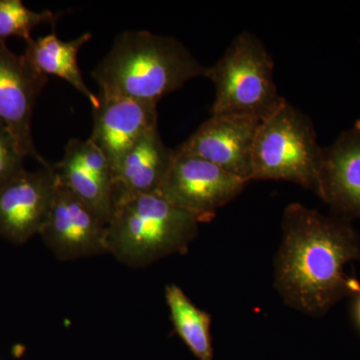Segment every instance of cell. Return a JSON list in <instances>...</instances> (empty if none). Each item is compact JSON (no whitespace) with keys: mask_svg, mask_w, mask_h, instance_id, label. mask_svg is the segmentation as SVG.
Instances as JSON below:
<instances>
[{"mask_svg":"<svg viewBox=\"0 0 360 360\" xmlns=\"http://www.w3.org/2000/svg\"><path fill=\"white\" fill-rule=\"evenodd\" d=\"M360 262V238L352 221L326 215L300 203L288 205L283 240L274 262V285L293 309L324 314L360 283L345 274V265Z\"/></svg>","mask_w":360,"mask_h":360,"instance_id":"6da1fadb","label":"cell"},{"mask_svg":"<svg viewBox=\"0 0 360 360\" xmlns=\"http://www.w3.org/2000/svg\"><path fill=\"white\" fill-rule=\"evenodd\" d=\"M207 68L186 45L148 30H127L116 37L92 70L101 98H131L158 103L189 80L205 77Z\"/></svg>","mask_w":360,"mask_h":360,"instance_id":"7a4b0ae2","label":"cell"},{"mask_svg":"<svg viewBox=\"0 0 360 360\" xmlns=\"http://www.w3.org/2000/svg\"><path fill=\"white\" fill-rule=\"evenodd\" d=\"M200 220L158 193L120 198L108 224L106 250L118 262L144 267L184 255L196 238Z\"/></svg>","mask_w":360,"mask_h":360,"instance_id":"3957f363","label":"cell"},{"mask_svg":"<svg viewBox=\"0 0 360 360\" xmlns=\"http://www.w3.org/2000/svg\"><path fill=\"white\" fill-rule=\"evenodd\" d=\"M274 72V58L264 42L248 30L239 33L206 71L215 90L210 115L266 118L286 101L279 94Z\"/></svg>","mask_w":360,"mask_h":360,"instance_id":"277c9868","label":"cell"},{"mask_svg":"<svg viewBox=\"0 0 360 360\" xmlns=\"http://www.w3.org/2000/svg\"><path fill=\"white\" fill-rule=\"evenodd\" d=\"M322 155L312 120L285 101L258 125L251 181L285 180L317 195Z\"/></svg>","mask_w":360,"mask_h":360,"instance_id":"5b68a950","label":"cell"},{"mask_svg":"<svg viewBox=\"0 0 360 360\" xmlns=\"http://www.w3.org/2000/svg\"><path fill=\"white\" fill-rule=\"evenodd\" d=\"M174 160L158 193L172 205L194 215L200 224L210 221L219 208L236 200L248 184L214 163L193 155Z\"/></svg>","mask_w":360,"mask_h":360,"instance_id":"8992f818","label":"cell"},{"mask_svg":"<svg viewBox=\"0 0 360 360\" xmlns=\"http://www.w3.org/2000/svg\"><path fill=\"white\" fill-rule=\"evenodd\" d=\"M49 77L40 75L23 54H16L0 40V120L11 132L25 158H33L42 167L51 165L40 156L32 139L35 103Z\"/></svg>","mask_w":360,"mask_h":360,"instance_id":"52a82bcc","label":"cell"},{"mask_svg":"<svg viewBox=\"0 0 360 360\" xmlns=\"http://www.w3.org/2000/svg\"><path fill=\"white\" fill-rule=\"evenodd\" d=\"M260 122L250 116L210 115L174 149L179 155L202 158L250 182L252 146Z\"/></svg>","mask_w":360,"mask_h":360,"instance_id":"ba28073f","label":"cell"},{"mask_svg":"<svg viewBox=\"0 0 360 360\" xmlns=\"http://www.w3.org/2000/svg\"><path fill=\"white\" fill-rule=\"evenodd\" d=\"M58 180L49 167L22 174L0 188V236L22 245L41 234L51 215Z\"/></svg>","mask_w":360,"mask_h":360,"instance_id":"9c48e42d","label":"cell"},{"mask_svg":"<svg viewBox=\"0 0 360 360\" xmlns=\"http://www.w3.org/2000/svg\"><path fill=\"white\" fill-rule=\"evenodd\" d=\"M108 224L86 203L58 182L49 219L40 236L58 259L108 253Z\"/></svg>","mask_w":360,"mask_h":360,"instance_id":"30bf717a","label":"cell"},{"mask_svg":"<svg viewBox=\"0 0 360 360\" xmlns=\"http://www.w3.org/2000/svg\"><path fill=\"white\" fill-rule=\"evenodd\" d=\"M58 184L75 194L108 224L113 210L110 160L89 139H72L61 160L51 165Z\"/></svg>","mask_w":360,"mask_h":360,"instance_id":"8fae6325","label":"cell"},{"mask_svg":"<svg viewBox=\"0 0 360 360\" xmlns=\"http://www.w3.org/2000/svg\"><path fill=\"white\" fill-rule=\"evenodd\" d=\"M94 110L89 141L110 160L111 168L153 130L158 129V104L131 98H101Z\"/></svg>","mask_w":360,"mask_h":360,"instance_id":"7c38bea8","label":"cell"},{"mask_svg":"<svg viewBox=\"0 0 360 360\" xmlns=\"http://www.w3.org/2000/svg\"><path fill=\"white\" fill-rule=\"evenodd\" d=\"M317 196L336 217L360 219V120L323 148Z\"/></svg>","mask_w":360,"mask_h":360,"instance_id":"4fadbf2b","label":"cell"},{"mask_svg":"<svg viewBox=\"0 0 360 360\" xmlns=\"http://www.w3.org/2000/svg\"><path fill=\"white\" fill-rule=\"evenodd\" d=\"M160 129L146 134L112 167L113 203L120 198L160 191L174 160Z\"/></svg>","mask_w":360,"mask_h":360,"instance_id":"5bb4252c","label":"cell"},{"mask_svg":"<svg viewBox=\"0 0 360 360\" xmlns=\"http://www.w3.org/2000/svg\"><path fill=\"white\" fill-rule=\"evenodd\" d=\"M91 39V33L85 32L77 39L63 41L53 28L49 34L26 42L23 56L40 75L47 77L53 75L68 82L86 97L94 110L98 108L101 99L85 84L84 75L78 65V53Z\"/></svg>","mask_w":360,"mask_h":360,"instance_id":"9a60e30c","label":"cell"},{"mask_svg":"<svg viewBox=\"0 0 360 360\" xmlns=\"http://www.w3.org/2000/svg\"><path fill=\"white\" fill-rule=\"evenodd\" d=\"M170 319L179 338L200 360H213L212 316L200 309L176 284L165 288Z\"/></svg>","mask_w":360,"mask_h":360,"instance_id":"2e32d148","label":"cell"},{"mask_svg":"<svg viewBox=\"0 0 360 360\" xmlns=\"http://www.w3.org/2000/svg\"><path fill=\"white\" fill-rule=\"evenodd\" d=\"M60 15L51 11H30L21 0H0V40L20 37L30 41L35 27L49 23L54 28Z\"/></svg>","mask_w":360,"mask_h":360,"instance_id":"e0dca14e","label":"cell"},{"mask_svg":"<svg viewBox=\"0 0 360 360\" xmlns=\"http://www.w3.org/2000/svg\"><path fill=\"white\" fill-rule=\"evenodd\" d=\"M25 158L13 134L0 120V188L25 172Z\"/></svg>","mask_w":360,"mask_h":360,"instance_id":"ac0fdd59","label":"cell"},{"mask_svg":"<svg viewBox=\"0 0 360 360\" xmlns=\"http://www.w3.org/2000/svg\"><path fill=\"white\" fill-rule=\"evenodd\" d=\"M354 302L352 305V316H354V321L356 324L357 328L360 330V290L359 292L354 296Z\"/></svg>","mask_w":360,"mask_h":360,"instance_id":"d6986e66","label":"cell"}]
</instances>
